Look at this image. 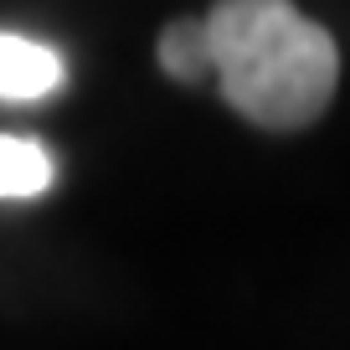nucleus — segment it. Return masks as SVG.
Wrapping results in <instances>:
<instances>
[{"label": "nucleus", "instance_id": "20e7f679", "mask_svg": "<svg viewBox=\"0 0 350 350\" xmlns=\"http://www.w3.org/2000/svg\"><path fill=\"white\" fill-rule=\"evenodd\" d=\"M52 154L36 139H21V134H0V196L5 201H26L52 191Z\"/></svg>", "mask_w": 350, "mask_h": 350}, {"label": "nucleus", "instance_id": "f03ea898", "mask_svg": "<svg viewBox=\"0 0 350 350\" xmlns=\"http://www.w3.org/2000/svg\"><path fill=\"white\" fill-rule=\"evenodd\" d=\"M62 83H67V67L46 42L21 31H0V98L5 103L52 98Z\"/></svg>", "mask_w": 350, "mask_h": 350}, {"label": "nucleus", "instance_id": "7ed1b4c3", "mask_svg": "<svg viewBox=\"0 0 350 350\" xmlns=\"http://www.w3.org/2000/svg\"><path fill=\"white\" fill-rule=\"evenodd\" d=\"M154 57L160 67L175 77V83H206L211 72V36H206V16H180L160 31L154 42Z\"/></svg>", "mask_w": 350, "mask_h": 350}, {"label": "nucleus", "instance_id": "f257e3e1", "mask_svg": "<svg viewBox=\"0 0 350 350\" xmlns=\"http://www.w3.org/2000/svg\"><path fill=\"white\" fill-rule=\"evenodd\" d=\"M221 98L258 129H304L329 109L340 46L284 0H221L206 11Z\"/></svg>", "mask_w": 350, "mask_h": 350}]
</instances>
